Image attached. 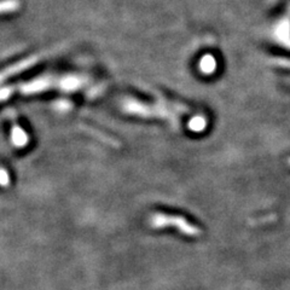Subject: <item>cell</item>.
I'll return each mask as SVG.
<instances>
[{
	"instance_id": "6da1fadb",
	"label": "cell",
	"mask_w": 290,
	"mask_h": 290,
	"mask_svg": "<svg viewBox=\"0 0 290 290\" xmlns=\"http://www.w3.org/2000/svg\"><path fill=\"white\" fill-rule=\"evenodd\" d=\"M152 224L155 226H174L177 227L182 235L195 237V236L201 235V230L196 225L187 221L185 218L179 216H167V214H156L152 218Z\"/></svg>"
},
{
	"instance_id": "7a4b0ae2",
	"label": "cell",
	"mask_w": 290,
	"mask_h": 290,
	"mask_svg": "<svg viewBox=\"0 0 290 290\" xmlns=\"http://www.w3.org/2000/svg\"><path fill=\"white\" fill-rule=\"evenodd\" d=\"M289 162H290V160H289Z\"/></svg>"
}]
</instances>
